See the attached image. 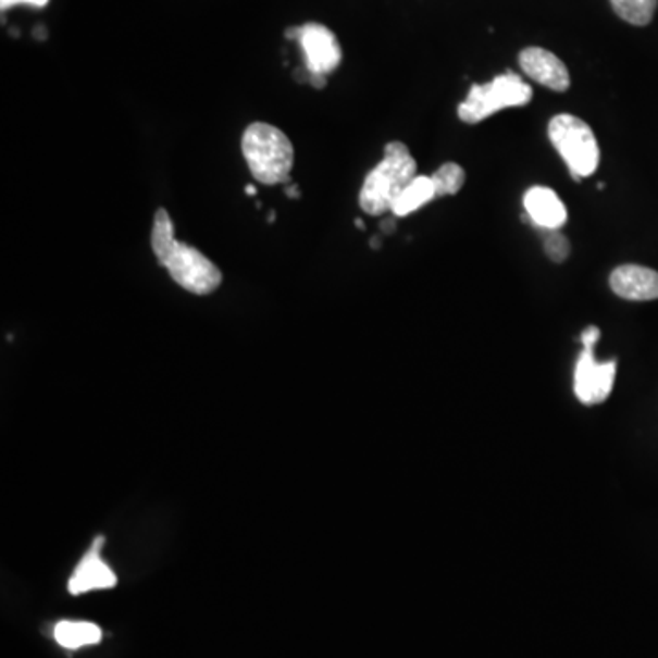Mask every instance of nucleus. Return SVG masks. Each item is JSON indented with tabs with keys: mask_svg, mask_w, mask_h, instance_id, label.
I'll return each mask as SVG.
<instances>
[{
	"mask_svg": "<svg viewBox=\"0 0 658 658\" xmlns=\"http://www.w3.org/2000/svg\"><path fill=\"white\" fill-rule=\"evenodd\" d=\"M150 244L161 265L185 291L209 295L222 284V271L218 270L212 260L196 247L176 240L171 214L165 209H158L154 214Z\"/></svg>",
	"mask_w": 658,
	"mask_h": 658,
	"instance_id": "1",
	"label": "nucleus"
},
{
	"mask_svg": "<svg viewBox=\"0 0 658 658\" xmlns=\"http://www.w3.org/2000/svg\"><path fill=\"white\" fill-rule=\"evenodd\" d=\"M415 176H418V163L410 154L407 145L401 141L386 145L383 160L368 174L362 185L359 195L362 211L372 216L392 212L395 200Z\"/></svg>",
	"mask_w": 658,
	"mask_h": 658,
	"instance_id": "2",
	"label": "nucleus"
},
{
	"mask_svg": "<svg viewBox=\"0 0 658 658\" xmlns=\"http://www.w3.org/2000/svg\"><path fill=\"white\" fill-rule=\"evenodd\" d=\"M241 152L252 178L263 185L287 184L291 179L293 145L284 132L268 123H252L241 138Z\"/></svg>",
	"mask_w": 658,
	"mask_h": 658,
	"instance_id": "3",
	"label": "nucleus"
},
{
	"mask_svg": "<svg viewBox=\"0 0 658 658\" xmlns=\"http://www.w3.org/2000/svg\"><path fill=\"white\" fill-rule=\"evenodd\" d=\"M549 139L576 182L587 178L598 169V141L591 126L576 115L560 114L553 117L549 123Z\"/></svg>",
	"mask_w": 658,
	"mask_h": 658,
	"instance_id": "4",
	"label": "nucleus"
},
{
	"mask_svg": "<svg viewBox=\"0 0 658 658\" xmlns=\"http://www.w3.org/2000/svg\"><path fill=\"white\" fill-rule=\"evenodd\" d=\"M533 99V90L520 75L507 72L487 85H474L469 96L459 104V120L475 125L499 110L525 107Z\"/></svg>",
	"mask_w": 658,
	"mask_h": 658,
	"instance_id": "5",
	"label": "nucleus"
},
{
	"mask_svg": "<svg viewBox=\"0 0 658 658\" xmlns=\"http://www.w3.org/2000/svg\"><path fill=\"white\" fill-rule=\"evenodd\" d=\"M287 39L297 40L303 52L306 70L313 75H330L343 61V50L332 29L310 23L286 32Z\"/></svg>",
	"mask_w": 658,
	"mask_h": 658,
	"instance_id": "6",
	"label": "nucleus"
},
{
	"mask_svg": "<svg viewBox=\"0 0 658 658\" xmlns=\"http://www.w3.org/2000/svg\"><path fill=\"white\" fill-rule=\"evenodd\" d=\"M614 375H617L614 362L596 361L595 348L584 346V353L580 356L576 372H574L576 397L587 407L600 405L611 395Z\"/></svg>",
	"mask_w": 658,
	"mask_h": 658,
	"instance_id": "7",
	"label": "nucleus"
},
{
	"mask_svg": "<svg viewBox=\"0 0 658 658\" xmlns=\"http://www.w3.org/2000/svg\"><path fill=\"white\" fill-rule=\"evenodd\" d=\"M520 66L531 79L555 92H566L571 86L566 64L544 48H525L520 53Z\"/></svg>",
	"mask_w": 658,
	"mask_h": 658,
	"instance_id": "8",
	"label": "nucleus"
},
{
	"mask_svg": "<svg viewBox=\"0 0 658 658\" xmlns=\"http://www.w3.org/2000/svg\"><path fill=\"white\" fill-rule=\"evenodd\" d=\"M609 284L614 295L625 300L646 302L658 298V273L644 265H620L609 276Z\"/></svg>",
	"mask_w": 658,
	"mask_h": 658,
	"instance_id": "9",
	"label": "nucleus"
},
{
	"mask_svg": "<svg viewBox=\"0 0 658 658\" xmlns=\"http://www.w3.org/2000/svg\"><path fill=\"white\" fill-rule=\"evenodd\" d=\"M101 542L103 539H98L94 544L92 550L79 561V566L75 567L74 574H72L69 582V591L72 595H85V593L98 589H112L117 584L114 571L99 556Z\"/></svg>",
	"mask_w": 658,
	"mask_h": 658,
	"instance_id": "10",
	"label": "nucleus"
},
{
	"mask_svg": "<svg viewBox=\"0 0 658 658\" xmlns=\"http://www.w3.org/2000/svg\"><path fill=\"white\" fill-rule=\"evenodd\" d=\"M526 218L542 231H560L567 224V209L555 190L549 187H531L523 198Z\"/></svg>",
	"mask_w": 658,
	"mask_h": 658,
	"instance_id": "11",
	"label": "nucleus"
},
{
	"mask_svg": "<svg viewBox=\"0 0 658 658\" xmlns=\"http://www.w3.org/2000/svg\"><path fill=\"white\" fill-rule=\"evenodd\" d=\"M434 198H437V195H435L432 178L430 176H415L408 184L407 189L402 190L399 198L395 200L394 207H392V214L395 218L408 216V214H412V212L418 211L421 207L426 206Z\"/></svg>",
	"mask_w": 658,
	"mask_h": 658,
	"instance_id": "12",
	"label": "nucleus"
},
{
	"mask_svg": "<svg viewBox=\"0 0 658 658\" xmlns=\"http://www.w3.org/2000/svg\"><path fill=\"white\" fill-rule=\"evenodd\" d=\"M53 636L58 641L59 646L66 649H79V647L94 646L101 641V628L92 624V622H70L63 620L55 625Z\"/></svg>",
	"mask_w": 658,
	"mask_h": 658,
	"instance_id": "13",
	"label": "nucleus"
},
{
	"mask_svg": "<svg viewBox=\"0 0 658 658\" xmlns=\"http://www.w3.org/2000/svg\"><path fill=\"white\" fill-rule=\"evenodd\" d=\"M612 10L633 26H647L657 12L658 0H611Z\"/></svg>",
	"mask_w": 658,
	"mask_h": 658,
	"instance_id": "14",
	"label": "nucleus"
},
{
	"mask_svg": "<svg viewBox=\"0 0 658 658\" xmlns=\"http://www.w3.org/2000/svg\"><path fill=\"white\" fill-rule=\"evenodd\" d=\"M430 178L434 182L435 195H437V198L456 195V193L463 189V166L450 161V163H445V165L439 166Z\"/></svg>",
	"mask_w": 658,
	"mask_h": 658,
	"instance_id": "15",
	"label": "nucleus"
},
{
	"mask_svg": "<svg viewBox=\"0 0 658 658\" xmlns=\"http://www.w3.org/2000/svg\"><path fill=\"white\" fill-rule=\"evenodd\" d=\"M544 249L545 254L553 262H566L569 252H571V244L567 240V236L561 235L560 231H544Z\"/></svg>",
	"mask_w": 658,
	"mask_h": 658,
	"instance_id": "16",
	"label": "nucleus"
},
{
	"mask_svg": "<svg viewBox=\"0 0 658 658\" xmlns=\"http://www.w3.org/2000/svg\"><path fill=\"white\" fill-rule=\"evenodd\" d=\"M50 0H0V8L2 12H7L10 8L17 7V4H26V7L45 8Z\"/></svg>",
	"mask_w": 658,
	"mask_h": 658,
	"instance_id": "17",
	"label": "nucleus"
},
{
	"mask_svg": "<svg viewBox=\"0 0 658 658\" xmlns=\"http://www.w3.org/2000/svg\"><path fill=\"white\" fill-rule=\"evenodd\" d=\"M395 222H397V218H388V220H384L383 224H381V231H383L384 235H392L395 231Z\"/></svg>",
	"mask_w": 658,
	"mask_h": 658,
	"instance_id": "18",
	"label": "nucleus"
},
{
	"mask_svg": "<svg viewBox=\"0 0 658 658\" xmlns=\"http://www.w3.org/2000/svg\"><path fill=\"white\" fill-rule=\"evenodd\" d=\"M326 75L310 74V83L315 86V88H324V86H326Z\"/></svg>",
	"mask_w": 658,
	"mask_h": 658,
	"instance_id": "19",
	"label": "nucleus"
},
{
	"mask_svg": "<svg viewBox=\"0 0 658 658\" xmlns=\"http://www.w3.org/2000/svg\"><path fill=\"white\" fill-rule=\"evenodd\" d=\"M286 195L289 196V198H295V200H297V198H300V190H298V187H295V185H287Z\"/></svg>",
	"mask_w": 658,
	"mask_h": 658,
	"instance_id": "20",
	"label": "nucleus"
},
{
	"mask_svg": "<svg viewBox=\"0 0 658 658\" xmlns=\"http://www.w3.org/2000/svg\"><path fill=\"white\" fill-rule=\"evenodd\" d=\"M246 193L249 196H254V195H257V189H254V187H252V185H247Z\"/></svg>",
	"mask_w": 658,
	"mask_h": 658,
	"instance_id": "21",
	"label": "nucleus"
},
{
	"mask_svg": "<svg viewBox=\"0 0 658 658\" xmlns=\"http://www.w3.org/2000/svg\"><path fill=\"white\" fill-rule=\"evenodd\" d=\"M370 246H372L373 249H378V246H381V241H378V238H372V240H370Z\"/></svg>",
	"mask_w": 658,
	"mask_h": 658,
	"instance_id": "22",
	"label": "nucleus"
},
{
	"mask_svg": "<svg viewBox=\"0 0 658 658\" xmlns=\"http://www.w3.org/2000/svg\"><path fill=\"white\" fill-rule=\"evenodd\" d=\"M275 212H271L270 218H268V220H270V224H273V222H275Z\"/></svg>",
	"mask_w": 658,
	"mask_h": 658,
	"instance_id": "23",
	"label": "nucleus"
},
{
	"mask_svg": "<svg viewBox=\"0 0 658 658\" xmlns=\"http://www.w3.org/2000/svg\"><path fill=\"white\" fill-rule=\"evenodd\" d=\"M356 225L357 227H361V229H364V224H362L361 220H356Z\"/></svg>",
	"mask_w": 658,
	"mask_h": 658,
	"instance_id": "24",
	"label": "nucleus"
}]
</instances>
